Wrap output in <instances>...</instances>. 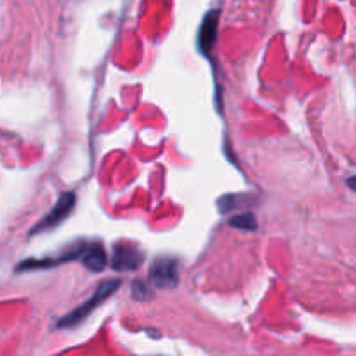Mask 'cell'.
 I'll return each mask as SVG.
<instances>
[{"instance_id": "5", "label": "cell", "mask_w": 356, "mask_h": 356, "mask_svg": "<svg viewBox=\"0 0 356 356\" xmlns=\"http://www.w3.org/2000/svg\"><path fill=\"white\" fill-rule=\"evenodd\" d=\"M218 24H219V9L211 10L205 16L202 23L200 31H198V49L205 56H211L212 47H214L216 37H218Z\"/></svg>"}, {"instance_id": "4", "label": "cell", "mask_w": 356, "mask_h": 356, "mask_svg": "<svg viewBox=\"0 0 356 356\" xmlns=\"http://www.w3.org/2000/svg\"><path fill=\"white\" fill-rule=\"evenodd\" d=\"M145 261V254L132 243L120 242L113 247L111 254V268L117 271H134Z\"/></svg>"}, {"instance_id": "6", "label": "cell", "mask_w": 356, "mask_h": 356, "mask_svg": "<svg viewBox=\"0 0 356 356\" xmlns=\"http://www.w3.org/2000/svg\"><path fill=\"white\" fill-rule=\"evenodd\" d=\"M83 266L90 271H103L108 264V256H106V250H104L103 243L99 242H92L87 245L86 252H83L82 259Z\"/></svg>"}, {"instance_id": "9", "label": "cell", "mask_w": 356, "mask_h": 356, "mask_svg": "<svg viewBox=\"0 0 356 356\" xmlns=\"http://www.w3.org/2000/svg\"><path fill=\"white\" fill-rule=\"evenodd\" d=\"M348 186H350L353 191H356V174H355V176H351L350 179H348Z\"/></svg>"}, {"instance_id": "2", "label": "cell", "mask_w": 356, "mask_h": 356, "mask_svg": "<svg viewBox=\"0 0 356 356\" xmlns=\"http://www.w3.org/2000/svg\"><path fill=\"white\" fill-rule=\"evenodd\" d=\"M177 270H179L177 259L169 256L156 257L149 268V284L159 289H174L179 284V271Z\"/></svg>"}, {"instance_id": "3", "label": "cell", "mask_w": 356, "mask_h": 356, "mask_svg": "<svg viewBox=\"0 0 356 356\" xmlns=\"http://www.w3.org/2000/svg\"><path fill=\"white\" fill-rule=\"evenodd\" d=\"M75 204H76L75 193H72V191L63 193L61 197H59V200L56 202L54 207H52V211L49 212L45 218H42L40 221L30 229V235H35V233H40V232H47V229L56 228L58 225H61V222L72 214Z\"/></svg>"}, {"instance_id": "8", "label": "cell", "mask_w": 356, "mask_h": 356, "mask_svg": "<svg viewBox=\"0 0 356 356\" xmlns=\"http://www.w3.org/2000/svg\"><path fill=\"white\" fill-rule=\"evenodd\" d=\"M132 298L136 301H146V299H152V291L146 287L145 282H134L132 284Z\"/></svg>"}, {"instance_id": "7", "label": "cell", "mask_w": 356, "mask_h": 356, "mask_svg": "<svg viewBox=\"0 0 356 356\" xmlns=\"http://www.w3.org/2000/svg\"><path fill=\"white\" fill-rule=\"evenodd\" d=\"M229 225L233 228H238V229H245V232H254L257 228V221H256V216L252 212H243V214L235 216V218L229 219Z\"/></svg>"}, {"instance_id": "1", "label": "cell", "mask_w": 356, "mask_h": 356, "mask_svg": "<svg viewBox=\"0 0 356 356\" xmlns=\"http://www.w3.org/2000/svg\"><path fill=\"white\" fill-rule=\"evenodd\" d=\"M118 287H120V280L103 282V284L96 289V292L92 294V298L87 299L83 305L76 306L73 312H70L68 315H65L61 320H59L58 322L59 329H70V327H75V325H79V323H82L83 320H86L87 316L94 312V309L99 308V305H103L108 298H111V296L117 292Z\"/></svg>"}]
</instances>
